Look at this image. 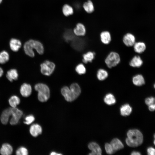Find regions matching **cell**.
Segmentation results:
<instances>
[{
    "label": "cell",
    "mask_w": 155,
    "mask_h": 155,
    "mask_svg": "<svg viewBox=\"0 0 155 155\" xmlns=\"http://www.w3.org/2000/svg\"><path fill=\"white\" fill-rule=\"evenodd\" d=\"M61 94L67 101L72 102L79 96L81 92V88L76 83L72 84L69 88L67 86L63 87L61 89Z\"/></svg>",
    "instance_id": "cell-1"
},
{
    "label": "cell",
    "mask_w": 155,
    "mask_h": 155,
    "mask_svg": "<svg viewBox=\"0 0 155 155\" xmlns=\"http://www.w3.org/2000/svg\"><path fill=\"white\" fill-rule=\"evenodd\" d=\"M127 137L125 139L127 144L133 147L140 145L143 141V136L142 132L137 129H130L127 133Z\"/></svg>",
    "instance_id": "cell-2"
},
{
    "label": "cell",
    "mask_w": 155,
    "mask_h": 155,
    "mask_svg": "<svg viewBox=\"0 0 155 155\" xmlns=\"http://www.w3.org/2000/svg\"><path fill=\"white\" fill-rule=\"evenodd\" d=\"M24 48L25 53L31 57H33L35 55L33 49L40 55L43 54L44 52L43 45L40 42L36 40H30L28 41L25 43Z\"/></svg>",
    "instance_id": "cell-3"
},
{
    "label": "cell",
    "mask_w": 155,
    "mask_h": 155,
    "mask_svg": "<svg viewBox=\"0 0 155 155\" xmlns=\"http://www.w3.org/2000/svg\"><path fill=\"white\" fill-rule=\"evenodd\" d=\"M34 89L38 92V98L40 101L45 102L49 98L50 90L47 85L42 83H38L35 86Z\"/></svg>",
    "instance_id": "cell-4"
},
{
    "label": "cell",
    "mask_w": 155,
    "mask_h": 155,
    "mask_svg": "<svg viewBox=\"0 0 155 155\" xmlns=\"http://www.w3.org/2000/svg\"><path fill=\"white\" fill-rule=\"evenodd\" d=\"M121 57L118 53L115 51L110 52L106 57L104 62L106 66L111 68L117 66L120 62Z\"/></svg>",
    "instance_id": "cell-5"
},
{
    "label": "cell",
    "mask_w": 155,
    "mask_h": 155,
    "mask_svg": "<svg viewBox=\"0 0 155 155\" xmlns=\"http://www.w3.org/2000/svg\"><path fill=\"white\" fill-rule=\"evenodd\" d=\"M40 71L42 74L46 76L51 75L55 68V65L53 62L46 60L40 65Z\"/></svg>",
    "instance_id": "cell-6"
},
{
    "label": "cell",
    "mask_w": 155,
    "mask_h": 155,
    "mask_svg": "<svg viewBox=\"0 0 155 155\" xmlns=\"http://www.w3.org/2000/svg\"><path fill=\"white\" fill-rule=\"evenodd\" d=\"M23 114V112L21 110L16 107H11V115L12 117L9 122L10 124L12 125L17 124L18 123Z\"/></svg>",
    "instance_id": "cell-7"
},
{
    "label": "cell",
    "mask_w": 155,
    "mask_h": 155,
    "mask_svg": "<svg viewBox=\"0 0 155 155\" xmlns=\"http://www.w3.org/2000/svg\"><path fill=\"white\" fill-rule=\"evenodd\" d=\"M122 40L124 44L127 47L133 46L136 42L135 36L130 33L125 34L123 36Z\"/></svg>",
    "instance_id": "cell-8"
},
{
    "label": "cell",
    "mask_w": 155,
    "mask_h": 155,
    "mask_svg": "<svg viewBox=\"0 0 155 155\" xmlns=\"http://www.w3.org/2000/svg\"><path fill=\"white\" fill-rule=\"evenodd\" d=\"M71 45L75 49L80 51L84 49L85 42L83 39L75 37L71 41Z\"/></svg>",
    "instance_id": "cell-9"
},
{
    "label": "cell",
    "mask_w": 155,
    "mask_h": 155,
    "mask_svg": "<svg viewBox=\"0 0 155 155\" xmlns=\"http://www.w3.org/2000/svg\"><path fill=\"white\" fill-rule=\"evenodd\" d=\"M88 148L92 151L89 154L90 155H101L102 150L98 144L92 142L90 143L88 145Z\"/></svg>",
    "instance_id": "cell-10"
},
{
    "label": "cell",
    "mask_w": 155,
    "mask_h": 155,
    "mask_svg": "<svg viewBox=\"0 0 155 155\" xmlns=\"http://www.w3.org/2000/svg\"><path fill=\"white\" fill-rule=\"evenodd\" d=\"M32 88L31 85L27 83L23 84L21 86L20 92L21 95L24 97H27L31 94Z\"/></svg>",
    "instance_id": "cell-11"
},
{
    "label": "cell",
    "mask_w": 155,
    "mask_h": 155,
    "mask_svg": "<svg viewBox=\"0 0 155 155\" xmlns=\"http://www.w3.org/2000/svg\"><path fill=\"white\" fill-rule=\"evenodd\" d=\"M143 63V61L139 55L134 56L131 60L129 64V65L134 68H139Z\"/></svg>",
    "instance_id": "cell-12"
},
{
    "label": "cell",
    "mask_w": 155,
    "mask_h": 155,
    "mask_svg": "<svg viewBox=\"0 0 155 155\" xmlns=\"http://www.w3.org/2000/svg\"><path fill=\"white\" fill-rule=\"evenodd\" d=\"M132 82L135 86H142L145 83V80L143 76L140 74L135 75L132 78Z\"/></svg>",
    "instance_id": "cell-13"
},
{
    "label": "cell",
    "mask_w": 155,
    "mask_h": 155,
    "mask_svg": "<svg viewBox=\"0 0 155 155\" xmlns=\"http://www.w3.org/2000/svg\"><path fill=\"white\" fill-rule=\"evenodd\" d=\"M100 38L101 42L105 45L109 44L111 42L112 40L110 33L109 32L107 31H102L100 33Z\"/></svg>",
    "instance_id": "cell-14"
},
{
    "label": "cell",
    "mask_w": 155,
    "mask_h": 155,
    "mask_svg": "<svg viewBox=\"0 0 155 155\" xmlns=\"http://www.w3.org/2000/svg\"><path fill=\"white\" fill-rule=\"evenodd\" d=\"M29 131L32 136L36 137L42 133V129L40 125L38 124H34L30 126Z\"/></svg>",
    "instance_id": "cell-15"
},
{
    "label": "cell",
    "mask_w": 155,
    "mask_h": 155,
    "mask_svg": "<svg viewBox=\"0 0 155 155\" xmlns=\"http://www.w3.org/2000/svg\"><path fill=\"white\" fill-rule=\"evenodd\" d=\"M133 46L134 51L138 54L144 53L146 48L145 43L142 41L135 42Z\"/></svg>",
    "instance_id": "cell-16"
},
{
    "label": "cell",
    "mask_w": 155,
    "mask_h": 155,
    "mask_svg": "<svg viewBox=\"0 0 155 155\" xmlns=\"http://www.w3.org/2000/svg\"><path fill=\"white\" fill-rule=\"evenodd\" d=\"M11 111V107L8 108L4 110L1 114L0 119L2 123L6 124L10 116Z\"/></svg>",
    "instance_id": "cell-17"
},
{
    "label": "cell",
    "mask_w": 155,
    "mask_h": 155,
    "mask_svg": "<svg viewBox=\"0 0 155 155\" xmlns=\"http://www.w3.org/2000/svg\"><path fill=\"white\" fill-rule=\"evenodd\" d=\"M13 151L12 146L8 143L3 144L0 149V154L2 155H10Z\"/></svg>",
    "instance_id": "cell-18"
},
{
    "label": "cell",
    "mask_w": 155,
    "mask_h": 155,
    "mask_svg": "<svg viewBox=\"0 0 155 155\" xmlns=\"http://www.w3.org/2000/svg\"><path fill=\"white\" fill-rule=\"evenodd\" d=\"M73 32L74 34L76 36H84L86 33L85 27L82 24L78 23L74 29Z\"/></svg>",
    "instance_id": "cell-19"
},
{
    "label": "cell",
    "mask_w": 155,
    "mask_h": 155,
    "mask_svg": "<svg viewBox=\"0 0 155 155\" xmlns=\"http://www.w3.org/2000/svg\"><path fill=\"white\" fill-rule=\"evenodd\" d=\"M22 44L19 40L16 38H12L10 41L9 46L11 49L13 51H18L21 47Z\"/></svg>",
    "instance_id": "cell-20"
},
{
    "label": "cell",
    "mask_w": 155,
    "mask_h": 155,
    "mask_svg": "<svg viewBox=\"0 0 155 155\" xmlns=\"http://www.w3.org/2000/svg\"><path fill=\"white\" fill-rule=\"evenodd\" d=\"M121 115L126 116L130 115L132 111V108L128 104H125L122 105L120 108Z\"/></svg>",
    "instance_id": "cell-21"
},
{
    "label": "cell",
    "mask_w": 155,
    "mask_h": 155,
    "mask_svg": "<svg viewBox=\"0 0 155 155\" xmlns=\"http://www.w3.org/2000/svg\"><path fill=\"white\" fill-rule=\"evenodd\" d=\"M110 144L115 151L123 148L124 147L122 142L117 138L113 139Z\"/></svg>",
    "instance_id": "cell-22"
},
{
    "label": "cell",
    "mask_w": 155,
    "mask_h": 155,
    "mask_svg": "<svg viewBox=\"0 0 155 155\" xmlns=\"http://www.w3.org/2000/svg\"><path fill=\"white\" fill-rule=\"evenodd\" d=\"M108 71L104 69H100L97 72L96 77L97 79L100 81L105 80L108 78Z\"/></svg>",
    "instance_id": "cell-23"
},
{
    "label": "cell",
    "mask_w": 155,
    "mask_h": 155,
    "mask_svg": "<svg viewBox=\"0 0 155 155\" xmlns=\"http://www.w3.org/2000/svg\"><path fill=\"white\" fill-rule=\"evenodd\" d=\"M95 53L94 52L88 51L83 55V62L85 63L91 62L94 59Z\"/></svg>",
    "instance_id": "cell-24"
},
{
    "label": "cell",
    "mask_w": 155,
    "mask_h": 155,
    "mask_svg": "<svg viewBox=\"0 0 155 155\" xmlns=\"http://www.w3.org/2000/svg\"><path fill=\"white\" fill-rule=\"evenodd\" d=\"M18 73L17 70L15 69H11L8 71L6 74V77L10 82L16 80L18 77Z\"/></svg>",
    "instance_id": "cell-25"
},
{
    "label": "cell",
    "mask_w": 155,
    "mask_h": 155,
    "mask_svg": "<svg viewBox=\"0 0 155 155\" xmlns=\"http://www.w3.org/2000/svg\"><path fill=\"white\" fill-rule=\"evenodd\" d=\"M104 101L108 105L114 104L116 102V99L114 96L111 93H107L105 96Z\"/></svg>",
    "instance_id": "cell-26"
},
{
    "label": "cell",
    "mask_w": 155,
    "mask_h": 155,
    "mask_svg": "<svg viewBox=\"0 0 155 155\" xmlns=\"http://www.w3.org/2000/svg\"><path fill=\"white\" fill-rule=\"evenodd\" d=\"M85 10L88 13H91L94 10V7L92 2L90 0L85 2L83 5Z\"/></svg>",
    "instance_id": "cell-27"
},
{
    "label": "cell",
    "mask_w": 155,
    "mask_h": 155,
    "mask_svg": "<svg viewBox=\"0 0 155 155\" xmlns=\"http://www.w3.org/2000/svg\"><path fill=\"white\" fill-rule=\"evenodd\" d=\"M63 37L65 40L67 42L71 41L75 37L73 32L70 29L67 30L65 31Z\"/></svg>",
    "instance_id": "cell-28"
},
{
    "label": "cell",
    "mask_w": 155,
    "mask_h": 155,
    "mask_svg": "<svg viewBox=\"0 0 155 155\" xmlns=\"http://www.w3.org/2000/svg\"><path fill=\"white\" fill-rule=\"evenodd\" d=\"M9 103L12 107H16L17 105L20 102V99L17 96L13 95L11 96L9 100Z\"/></svg>",
    "instance_id": "cell-29"
},
{
    "label": "cell",
    "mask_w": 155,
    "mask_h": 155,
    "mask_svg": "<svg viewBox=\"0 0 155 155\" xmlns=\"http://www.w3.org/2000/svg\"><path fill=\"white\" fill-rule=\"evenodd\" d=\"M62 11L63 14L65 16L72 15L73 12L72 7L68 4H65L63 6Z\"/></svg>",
    "instance_id": "cell-30"
},
{
    "label": "cell",
    "mask_w": 155,
    "mask_h": 155,
    "mask_svg": "<svg viewBox=\"0 0 155 155\" xmlns=\"http://www.w3.org/2000/svg\"><path fill=\"white\" fill-rule=\"evenodd\" d=\"M9 59L8 53L6 51H3L0 53V63L3 64L8 61Z\"/></svg>",
    "instance_id": "cell-31"
},
{
    "label": "cell",
    "mask_w": 155,
    "mask_h": 155,
    "mask_svg": "<svg viewBox=\"0 0 155 155\" xmlns=\"http://www.w3.org/2000/svg\"><path fill=\"white\" fill-rule=\"evenodd\" d=\"M75 70L76 72L80 75L85 74L86 72V69L84 65L80 63L78 65L75 67Z\"/></svg>",
    "instance_id": "cell-32"
},
{
    "label": "cell",
    "mask_w": 155,
    "mask_h": 155,
    "mask_svg": "<svg viewBox=\"0 0 155 155\" xmlns=\"http://www.w3.org/2000/svg\"><path fill=\"white\" fill-rule=\"evenodd\" d=\"M16 154L17 155H27L28 154V151L26 148L22 146L16 150Z\"/></svg>",
    "instance_id": "cell-33"
},
{
    "label": "cell",
    "mask_w": 155,
    "mask_h": 155,
    "mask_svg": "<svg viewBox=\"0 0 155 155\" xmlns=\"http://www.w3.org/2000/svg\"><path fill=\"white\" fill-rule=\"evenodd\" d=\"M105 148L106 153L108 154H112L116 152L114 150L110 144L107 143H105Z\"/></svg>",
    "instance_id": "cell-34"
},
{
    "label": "cell",
    "mask_w": 155,
    "mask_h": 155,
    "mask_svg": "<svg viewBox=\"0 0 155 155\" xmlns=\"http://www.w3.org/2000/svg\"><path fill=\"white\" fill-rule=\"evenodd\" d=\"M34 120L35 118L33 115H29L25 117L24 123L26 124L29 125L32 123Z\"/></svg>",
    "instance_id": "cell-35"
},
{
    "label": "cell",
    "mask_w": 155,
    "mask_h": 155,
    "mask_svg": "<svg viewBox=\"0 0 155 155\" xmlns=\"http://www.w3.org/2000/svg\"><path fill=\"white\" fill-rule=\"evenodd\" d=\"M145 102L146 104L148 106L154 104L155 98L152 96L147 98H146Z\"/></svg>",
    "instance_id": "cell-36"
},
{
    "label": "cell",
    "mask_w": 155,
    "mask_h": 155,
    "mask_svg": "<svg viewBox=\"0 0 155 155\" xmlns=\"http://www.w3.org/2000/svg\"><path fill=\"white\" fill-rule=\"evenodd\" d=\"M155 150L152 147H148L147 149V154L148 155H154Z\"/></svg>",
    "instance_id": "cell-37"
},
{
    "label": "cell",
    "mask_w": 155,
    "mask_h": 155,
    "mask_svg": "<svg viewBox=\"0 0 155 155\" xmlns=\"http://www.w3.org/2000/svg\"><path fill=\"white\" fill-rule=\"evenodd\" d=\"M148 109L151 111H154L155 110V105L153 104L148 106Z\"/></svg>",
    "instance_id": "cell-38"
},
{
    "label": "cell",
    "mask_w": 155,
    "mask_h": 155,
    "mask_svg": "<svg viewBox=\"0 0 155 155\" xmlns=\"http://www.w3.org/2000/svg\"><path fill=\"white\" fill-rule=\"evenodd\" d=\"M131 155H140L141 154L138 152L134 151L131 152Z\"/></svg>",
    "instance_id": "cell-39"
},
{
    "label": "cell",
    "mask_w": 155,
    "mask_h": 155,
    "mask_svg": "<svg viewBox=\"0 0 155 155\" xmlns=\"http://www.w3.org/2000/svg\"><path fill=\"white\" fill-rule=\"evenodd\" d=\"M3 71L2 69L0 67V77H1L3 75Z\"/></svg>",
    "instance_id": "cell-40"
},
{
    "label": "cell",
    "mask_w": 155,
    "mask_h": 155,
    "mask_svg": "<svg viewBox=\"0 0 155 155\" xmlns=\"http://www.w3.org/2000/svg\"><path fill=\"white\" fill-rule=\"evenodd\" d=\"M61 154H59V153H56V152H51L50 154V155H61Z\"/></svg>",
    "instance_id": "cell-41"
},
{
    "label": "cell",
    "mask_w": 155,
    "mask_h": 155,
    "mask_svg": "<svg viewBox=\"0 0 155 155\" xmlns=\"http://www.w3.org/2000/svg\"><path fill=\"white\" fill-rule=\"evenodd\" d=\"M2 0H0V4L1 3Z\"/></svg>",
    "instance_id": "cell-42"
}]
</instances>
